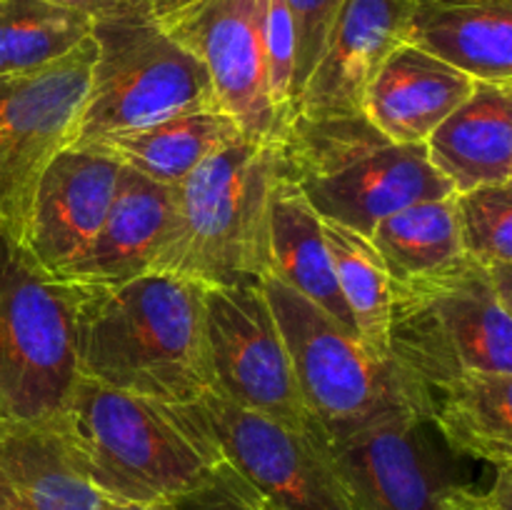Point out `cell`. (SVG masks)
<instances>
[{
	"label": "cell",
	"instance_id": "4316f807",
	"mask_svg": "<svg viewBox=\"0 0 512 510\" xmlns=\"http://www.w3.org/2000/svg\"><path fill=\"white\" fill-rule=\"evenodd\" d=\"M460 243L465 258L488 270L500 298L512 295V188L483 185L455 193Z\"/></svg>",
	"mask_w": 512,
	"mask_h": 510
},
{
	"label": "cell",
	"instance_id": "7c38bea8",
	"mask_svg": "<svg viewBox=\"0 0 512 510\" xmlns=\"http://www.w3.org/2000/svg\"><path fill=\"white\" fill-rule=\"evenodd\" d=\"M430 420L398 413L348 433L320 438L353 510H443L455 478V453Z\"/></svg>",
	"mask_w": 512,
	"mask_h": 510
},
{
	"label": "cell",
	"instance_id": "5b68a950",
	"mask_svg": "<svg viewBox=\"0 0 512 510\" xmlns=\"http://www.w3.org/2000/svg\"><path fill=\"white\" fill-rule=\"evenodd\" d=\"M260 288L283 333L315 435L333 438L398 413L430 420L428 390L393 360L375 358L358 335L273 275Z\"/></svg>",
	"mask_w": 512,
	"mask_h": 510
},
{
	"label": "cell",
	"instance_id": "277c9868",
	"mask_svg": "<svg viewBox=\"0 0 512 510\" xmlns=\"http://www.w3.org/2000/svg\"><path fill=\"white\" fill-rule=\"evenodd\" d=\"M280 155L285 175L320 218L368 238L388 215L453 193L423 143H393L365 115L293 118Z\"/></svg>",
	"mask_w": 512,
	"mask_h": 510
},
{
	"label": "cell",
	"instance_id": "6da1fadb",
	"mask_svg": "<svg viewBox=\"0 0 512 510\" xmlns=\"http://www.w3.org/2000/svg\"><path fill=\"white\" fill-rule=\"evenodd\" d=\"M203 295L205 285L173 273L80 285L78 375L163 405L198 403L215 388Z\"/></svg>",
	"mask_w": 512,
	"mask_h": 510
},
{
	"label": "cell",
	"instance_id": "836d02e7",
	"mask_svg": "<svg viewBox=\"0 0 512 510\" xmlns=\"http://www.w3.org/2000/svg\"><path fill=\"white\" fill-rule=\"evenodd\" d=\"M98 510H173L170 503H158V505H138V503H115V500L100 498Z\"/></svg>",
	"mask_w": 512,
	"mask_h": 510
},
{
	"label": "cell",
	"instance_id": "8fae6325",
	"mask_svg": "<svg viewBox=\"0 0 512 510\" xmlns=\"http://www.w3.org/2000/svg\"><path fill=\"white\" fill-rule=\"evenodd\" d=\"M203 305L213 393L288 428L310 430L293 363L263 288H205Z\"/></svg>",
	"mask_w": 512,
	"mask_h": 510
},
{
	"label": "cell",
	"instance_id": "83f0119b",
	"mask_svg": "<svg viewBox=\"0 0 512 510\" xmlns=\"http://www.w3.org/2000/svg\"><path fill=\"white\" fill-rule=\"evenodd\" d=\"M265 80L283 135L295 118V25L285 0H263Z\"/></svg>",
	"mask_w": 512,
	"mask_h": 510
},
{
	"label": "cell",
	"instance_id": "7402d4cb",
	"mask_svg": "<svg viewBox=\"0 0 512 510\" xmlns=\"http://www.w3.org/2000/svg\"><path fill=\"white\" fill-rule=\"evenodd\" d=\"M430 423L455 455L512 465V373H468L430 390Z\"/></svg>",
	"mask_w": 512,
	"mask_h": 510
},
{
	"label": "cell",
	"instance_id": "4dcf8cb0",
	"mask_svg": "<svg viewBox=\"0 0 512 510\" xmlns=\"http://www.w3.org/2000/svg\"><path fill=\"white\" fill-rule=\"evenodd\" d=\"M495 470V480L485 493L453 485L443 498V510H512V465H500Z\"/></svg>",
	"mask_w": 512,
	"mask_h": 510
},
{
	"label": "cell",
	"instance_id": "484cf974",
	"mask_svg": "<svg viewBox=\"0 0 512 510\" xmlns=\"http://www.w3.org/2000/svg\"><path fill=\"white\" fill-rule=\"evenodd\" d=\"M90 30L85 15L48 0H0V75L55 63L90 38Z\"/></svg>",
	"mask_w": 512,
	"mask_h": 510
},
{
	"label": "cell",
	"instance_id": "2e32d148",
	"mask_svg": "<svg viewBox=\"0 0 512 510\" xmlns=\"http://www.w3.org/2000/svg\"><path fill=\"white\" fill-rule=\"evenodd\" d=\"M170 215L173 188L123 165L103 228L68 283L105 288L155 273Z\"/></svg>",
	"mask_w": 512,
	"mask_h": 510
},
{
	"label": "cell",
	"instance_id": "7a4b0ae2",
	"mask_svg": "<svg viewBox=\"0 0 512 510\" xmlns=\"http://www.w3.org/2000/svg\"><path fill=\"white\" fill-rule=\"evenodd\" d=\"M53 420L90 485L115 503H170L200 488L220 463L180 408L83 375Z\"/></svg>",
	"mask_w": 512,
	"mask_h": 510
},
{
	"label": "cell",
	"instance_id": "f546056e",
	"mask_svg": "<svg viewBox=\"0 0 512 510\" xmlns=\"http://www.w3.org/2000/svg\"><path fill=\"white\" fill-rule=\"evenodd\" d=\"M173 510H268L253 488L220 460L200 488L170 500Z\"/></svg>",
	"mask_w": 512,
	"mask_h": 510
},
{
	"label": "cell",
	"instance_id": "d6a6232c",
	"mask_svg": "<svg viewBox=\"0 0 512 510\" xmlns=\"http://www.w3.org/2000/svg\"><path fill=\"white\" fill-rule=\"evenodd\" d=\"M150 8H153L155 18L158 20H168L173 18V15H178L180 10L190 8L193 3H198V0H148Z\"/></svg>",
	"mask_w": 512,
	"mask_h": 510
},
{
	"label": "cell",
	"instance_id": "9c48e42d",
	"mask_svg": "<svg viewBox=\"0 0 512 510\" xmlns=\"http://www.w3.org/2000/svg\"><path fill=\"white\" fill-rule=\"evenodd\" d=\"M93 60L90 35L45 68L0 75V225L18 240L40 175L75 143Z\"/></svg>",
	"mask_w": 512,
	"mask_h": 510
},
{
	"label": "cell",
	"instance_id": "30bf717a",
	"mask_svg": "<svg viewBox=\"0 0 512 510\" xmlns=\"http://www.w3.org/2000/svg\"><path fill=\"white\" fill-rule=\"evenodd\" d=\"M205 435L268 510H353L348 493L310 430H295L208 393L175 405Z\"/></svg>",
	"mask_w": 512,
	"mask_h": 510
},
{
	"label": "cell",
	"instance_id": "d6986e66",
	"mask_svg": "<svg viewBox=\"0 0 512 510\" xmlns=\"http://www.w3.org/2000/svg\"><path fill=\"white\" fill-rule=\"evenodd\" d=\"M423 145L453 193L512 183V83L475 80Z\"/></svg>",
	"mask_w": 512,
	"mask_h": 510
},
{
	"label": "cell",
	"instance_id": "e0dca14e",
	"mask_svg": "<svg viewBox=\"0 0 512 510\" xmlns=\"http://www.w3.org/2000/svg\"><path fill=\"white\" fill-rule=\"evenodd\" d=\"M473 88L470 75L403 43L385 58L370 83L365 118L393 143H425Z\"/></svg>",
	"mask_w": 512,
	"mask_h": 510
},
{
	"label": "cell",
	"instance_id": "ac0fdd59",
	"mask_svg": "<svg viewBox=\"0 0 512 510\" xmlns=\"http://www.w3.org/2000/svg\"><path fill=\"white\" fill-rule=\"evenodd\" d=\"M55 420L0 415V510H98Z\"/></svg>",
	"mask_w": 512,
	"mask_h": 510
},
{
	"label": "cell",
	"instance_id": "52a82bcc",
	"mask_svg": "<svg viewBox=\"0 0 512 510\" xmlns=\"http://www.w3.org/2000/svg\"><path fill=\"white\" fill-rule=\"evenodd\" d=\"M90 35L95 60L73 145L220 108L208 70L153 13L98 20Z\"/></svg>",
	"mask_w": 512,
	"mask_h": 510
},
{
	"label": "cell",
	"instance_id": "f1b7e54d",
	"mask_svg": "<svg viewBox=\"0 0 512 510\" xmlns=\"http://www.w3.org/2000/svg\"><path fill=\"white\" fill-rule=\"evenodd\" d=\"M345 0H285L295 25V103L300 98L305 80L313 73L323 45L328 40L330 25Z\"/></svg>",
	"mask_w": 512,
	"mask_h": 510
},
{
	"label": "cell",
	"instance_id": "8992f818",
	"mask_svg": "<svg viewBox=\"0 0 512 510\" xmlns=\"http://www.w3.org/2000/svg\"><path fill=\"white\" fill-rule=\"evenodd\" d=\"M390 360L425 390L468 373H512V305L488 270L460 258L435 275L393 283Z\"/></svg>",
	"mask_w": 512,
	"mask_h": 510
},
{
	"label": "cell",
	"instance_id": "5bb4252c",
	"mask_svg": "<svg viewBox=\"0 0 512 510\" xmlns=\"http://www.w3.org/2000/svg\"><path fill=\"white\" fill-rule=\"evenodd\" d=\"M120 168L123 163L98 145H68L50 160L20 238L45 273L73 278L103 228Z\"/></svg>",
	"mask_w": 512,
	"mask_h": 510
},
{
	"label": "cell",
	"instance_id": "1f68e13d",
	"mask_svg": "<svg viewBox=\"0 0 512 510\" xmlns=\"http://www.w3.org/2000/svg\"><path fill=\"white\" fill-rule=\"evenodd\" d=\"M48 3L85 15L90 23L125 18V15H135V13H153L148 0H48Z\"/></svg>",
	"mask_w": 512,
	"mask_h": 510
},
{
	"label": "cell",
	"instance_id": "4fadbf2b",
	"mask_svg": "<svg viewBox=\"0 0 512 510\" xmlns=\"http://www.w3.org/2000/svg\"><path fill=\"white\" fill-rule=\"evenodd\" d=\"M160 23L203 63L215 100L245 138L283 143L265 80L263 0H198Z\"/></svg>",
	"mask_w": 512,
	"mask_h": 510
},
{
	"label": "cell",
	"instance_id": "cb8c5ba5",
	"mask_svg": "<svg viewBox=\"0 0 512 510\" xmlns=\"http://www.w3.org/2000/svg\"><path fill=\"white\" fill-rule=\"evenodd\" d=\"M393 283L435 275L465 258L455 193L420 200L388 215L370 233Z\"/></svg>",
	"mask_w": 512,
	"mask_h": 510
},
{
	"label": "cell",
	"instance_id": "9a60e30c",
	"mask_svg": "<svg viewBox=\"0 0 512 510\" xmlns=\"http://www.w3.org/2000/svg\"><path fill=\"white\" fill-rule=\"evenodd\" d=\"M415 0H345L330 25L313 73L295 103V118H363L380 65L405 43Z\"/></svg>",
	"mask_w": 512,
	"mask_h": 510
},
{
	"label": "cell",
	"instance_id": "3957f363",
	"mask_svg": "<svg viewBox=\"0 0 512 510\" xmlns=\"http://www.w3.org/2000/svg\"><path fill=\"white\" fill-rule=\"evenodd\" d=\"M280 145L240 135L173 185V215L155 273L205 288L260 285L270 275V198Z\"/></svg>",
	"mask_w": 512,
	"mask_h": 510
},
{
	"label": "cell",
	"instance_id": "44dd1931",
	"mask_svg": "<svg viewBox=\"0 0 512 510\" xmlns=\"http://www.w3.org/2000/svg\"><path fill=\"white\" fill-rule=\"evenodd\" d=\"M270 275L355 333L335 280L323 218L305 200L295 180L285 175V168L270 198Z\"/></svg>",
	"mask_w": 512,
	"mask_h": 510
},
{
	"label": "cell",
	"instance_id": "603a6c76",
	"mask_svg": "<svg viewBox=\"0 0 512 510\" xmlns=\"http://www.w3.org/2000/svg\"><path fill=\"white\" fill-rule=\"evenodd\" d=\"M243 135L240 125L220 108L193 110L140 130L110 135L98 148L160 185H178L203 160Z\"/></svg>",
	"mask_w": 512,
	"mask_h": 510
},
{
	"label": "cell",
	"instance_id": "ffe728a7",
	"mask_svg": "<svg viewBox=\"0 0 512 510\" xmlns=\"http://www.w3.org/2000/svg\"><path fill=\"white\" fill-rule=\"evenodd\" d=\"M405 43L483 83H512V0H415Z\"/></svg>",
	"mask_w": 512,
	"mask_h": 510
},
{
	"label": "cell",
	"instance_id": "d4e9b609",
	"mask_svg": "<svg viewBox=\"0 0 512 510\" xmlns=\"http://www.w3.org/2000/svg\"><path fill=\"white\" fill-rule=\"evenodd\" d=\"M323 233L328 240L340 295L355 323V333L375 358L390 360L388 328L393 280L385 270L383 258L368 235H360L330 220H323Z\"/></svg>",
	"mask_w": 512,
	"mask_h": 510
},
{
	"label": "cell",
	"instance_id": "ba28073f",
	"mask_svg": "<svg viewBox=\"0 0 512 510\" xmlns=\"http://www.w3.org/2000/svg\"><path fill=\"white\" fill-rule=\"evenodd\" d=\"M80 285L45 273L0 225V415L53 420L78 380Z\"/></svg>",
	"mask_w": 512,
	"mask_h": 510
}]
</instances>
